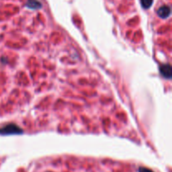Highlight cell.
<instances>
[{
	"label": "cell",
	"instance_id": "obj_4",
	"mask_svg": "<svg viewBox=\"0 0 172 172\" xmlns=\"http://www.w3.org/2000/svg\"><path fill=\"white\" fill-rule=\"evenodd\" d=\"M140 2H141L143 8L144 9H149L153 4V0H140Z\"/></svg>",
	"mask_w": 172,
	"mask_h": 172
},
{
	"label": "cell",
	"instance_id": "obj_5",
	"mask_svg": "<svg viewBox=\"0 0 172 172\" xmlns=\"http://www.w3.org/2000/svg\"><path fill=\"white\" fill-rule=\"evenodd\" d=\"M139 172H153L151 171H149L148 169H145V168H140L139 169Z\"/></svg>",
	"mask_w": 172,
	"mask_h": 172
},
{
	"label": "cell",
	"instance_id": "obj_3",
	"mask_svg": "<svg viewBox=\"0 0 172 172\" xmlns=\"http://www.w3.org/2000/svg\"><path fill=\"white\" fill-rule=\"evenodd\" d=\"M27 6L30 7V8H35L37 9L38 7H41V5L40 4V3L36 0H29L28 1V4H27Z\"/></svg>",
	"mask_w": 172,
	"mask_h": 172
},
{
	"label": "cell",
	"instance_id": "obj_1",
	"mask_svg": "<svg viewBox=\"0 0 172 172\" xmlns=\"http://www.w3.org/2000/svg\"><path fill=\"white\" fill-rule=\"evenodd\" d=\"M157 13H158V15L160 16V18H166L168 16H170V14H171V9H170V7L168 6H162L158 9Z\"/></svg>",
	"mask_w": 172,
	"mask_h": 172
},
{
	"label": "cell",
	"instance_id": "obj_2",
	"mask_svg": "<svg viewBox=\"0 0 172 172\" xmlns=\"http://www.w3.org/2000/svg\"><path fill=\"white\" fill-rule=\"evenodd\" d=\"M161 73L167 78L171 77V67L170 65H164L160 67Z\"/></svg>",
	"mask_w": 172,
	"mask_h": 172
}]
</instances>
